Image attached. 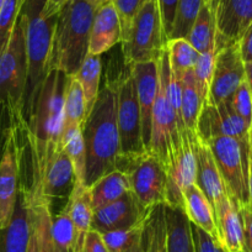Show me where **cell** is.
Segmentation results:
<instances>
[{"label":"cell","instance_id":"7c38bea8","mask_svg":"<svg viewBox=\"0 0 252 252\" xmlns=\"http://www.w3.org/2000/svg\"><path fill=\"white\" fill-rule=\"evenodd\" d=\"M216 53L240 41L252 24V0H217Z\"/></svg>","mask_w":252,"mask_h":252},{"label":"cell","instance_id":"681fc988","mask_svg":"<svg viewBox=\"0 0 252 252\" xmlns=\"http://www.w3.org/2000/svg\"><path fill=\"white\" fill-rule=\"evenodd\" d=\"M245 76H246V81H248L249 86H250V90L252 94V62L245 63Z\"/></svg>","mask_w":252,"mask_h":252},{"label":"cell","instance_id":"d590c367","mask_svg":"<svg viewBox=\"0 0 252 252\" xmlns=\"http://www.w3.org/2000/svg\"><path fill=\"white\" fill-rule=\"evenodd\" d=\"M143 225L130 227V229L113 230V231L101 234L108 252H123L134 245L139 244L142 241Z\"/></svg>","mask_w":252,"mask_h":252},{"label":"cell","instance_id":"f35d334b","mask_svg":"<svg viewBox=\"0 0 252 252\" xmlns=\"http://www.w3.org/2000/svg\"><path fill=\"white\" fill-rule=\"evenodd\" d=\"M230 101L231 108L234 109L236 114L248 124L249 126H252V94L250 90V86H249L248 81L243 82L240 85L238 86V89L235 90V93L231 95V98L229 99Z\"/></svg>","mask_w":252,"mask_h":252},{"label":"cell","instance_id":"9f6ffc18","mask_svg":"<svg viewBox=\"0 0 252 252\" xmlns=\"http://www.w3.org/2000/svg\"><path fill=\"white\" fill-rule=\"evenodd\" d=\"M240 252H246V251H240Z\"/></svg>","mask_w":252,"mask_h":252},{"label":"cell","instance_id":"f546056e","mask_svg":"<svg viewBox=\"0 0 252 252\" xmlns=\"http://www.w3.org/2000/svg\"><path fill=\"white\" fill-rule=\"evenodd\" d=\"M61 147L73 165L75 179L84 182L85 179V143L80 126H64L62 133Z\"/></svg>","mask_w":252,"mask_h":252},{"label":"cell","instance_id":"7402d4cb","mask_svg":"<svg viewBox=\"0 0 252 252\" xmlns=\"http://www.w3.org/2000/svg\"><path fill=\"white\" fill-rule=\"evenodd\" d=\"M184 211L192 225L204 230L219 241L214 208L196 183L184 192Z\"/></svg>","mask_w":252,"mask_h":252},{"label":"cell","instance_id":"d6a6232c","mask_svg":"<svg viewBox=\"0 0 252 252\" xmlns=\"http://www.w3.org/2000/svg\"><path fill=\"white\" fill-rule=\"evenodd\" d=\"M166 49L169 53L170 68L180 76L193 69L199 58V52L186 39L167 40Z\"/></svg>","mask_w":252,"mask_h":252},{"label":"cell","instance_id":"603a6c76","mask_svg":"<svg viewBox=\"0 0 252 252\" xmlns=\"http://www.w3.org/2000/svg\"><path fill=\"white\" fill-rule=\"evenodd\" d=\"M167 252H196L191 221L182 208L165 205Z\"/></svg>","mask_w":252,"mask_h":252},{"label":"cell","instance_id":"5b68a950","mask_svg":"<svg viewBox=\"0 0 252 252\" xmlns=\"http://www.w3.org/2000/svg\"><path fill=\"white\" fill-rule=\"evenodd\" d=\"M214 156L226 193L240 208L249 203V167H250V133L236 138L218 136L206 141Z\"/></svg>","mask_w":252,"mask_h":252},{"label":"cell","instance_id":"7a4b0ae2","mask_svg":"<svg viewBox=\"0 0 252 252\" xmlns=\"http://www.w3.org/2000/svg\"><path fill=\"white\" fill-rule=\"evenodd\" d=\"M85 143V179L91 187L107 173L116 169L120 156L117 123V81H107L81 127Z\"/></svg>","mask_w":252,"mask_h":252},{"label":"cell","instance_id":"d4e9b609","mask_svg":"<svg viewBox=\"0 0 252 252\" xmlns=\"http://www.w3.org/2000/svg\"><path fill=\"white\" fill-rule=\"evenodd\" d=\"M89 188H90L94 210L111 204L127 193L132 192L128 177L118 169L112 170L101 177Z\"/></svg>","mask_w":252,"mask_h":252},{"label":"cell","instance_id":"83f0119b","mask_svg":"<svg viewBox=\"0 0 252 252\" xmlns=\"http://www.w3.org/2000/svg\"><path fill=\"white\" fill-rule=\"evenodd\" d=\"M101 71H102V62H101L100 54L88 53L79 71L74 76L83 88L86 103V116L93 110L94 104L100 91Z\"/></svg>","mask_w":252,"mask_h":252},{"label":"cell","instance_id":"4316f807","mask_svg":"<svg viewBox=\"0 0 252 252\" xmlns=\"http://www.w3.org/2000/svg\"><path fill=\"white\" fill-rule=\"evenodd\" d=\"M142 246L144 252H167L165 204L150 209L143 225Z\"/></svg>","mask_w":252,"mask_h":252},{"label":"cell","instance_id":"9a60e30c","mask_svg":"<svg viewBox=\"0 0 252 252\" xmlns=\"http://www.w3.org/2000/svg\"><path fill=\"white\" fill-rule=\"evenodd\" d=\"M196 132H189L184 136L181 150L177 157L170 163L166 172V204L169 207L184 209V192L191 184L196 183L197 162L194 155L192 136Z\"/></svg>","mask_w":252,"mask_h":252},{"label":"cell","instance_id":"1f68e13d","mask_svg":"<svg viewBox=\"0 0 252 252\" xmlns=\"http://www.w3.org/2000/svg\"><path fill=\"white\" fill-rule=\"evenodd\" d=\"M63 110L64 126L75 125L83 127L86 120V103L83 88L74 76H68L66 79Z\"/></svg>","mask_w":252,"mask_h":252},{"label":"cell","instance_id":"f6af8a7d","mask_svg":"<svg viewBox=\"0 0 252 252\" xmlns=\"http://www.w3.org/2000/svg\"><path fill=\"white\" fill-rule=\"evenodd\" d=\"M244 219V235H245V249L244 251L252 252V211L241 208Z\"/></svg>","mask_w":252,"mask_h":252},{"label":"cell","instance_id":"e575fe53","mask_svg":"<svg viewBox=\"0 0 252 252\" xmlns=\"http://www.w3.org/2000/svg\"><path fill=\"white\" fill-rule=\"evenodd\" d=\"M216 54L217 53L214 51L199 53L198 61H197L193 69H192L196 89L204 104L208 100L209 89H211L212 79H213Z\"/></svg>","mask_w":252,"mask_h":252},{"label":"cell","instance_id":"cb8c5ba5","mask_svg":"<svg viewBox=\"0 0 252 252\" xmlns=\"http://www.w3.org/2000/svg\"><path fill=\"white\" fill-rule=\"evenodd\" d=\"M64 208L68 210L69 216H70L71 221H73L74 226L78 231L79 239L84 244L86 234H88L89 230H91L94 215L90 188L85 185L84 182L75 180Z\"/></svg>","mask_w":252,"mask_h":252},{"label":"cell","instance_id":"836d02e7","mask_svg":"<svg viewBox=\"0 0 252 252\" xmlns=\"http://www.w3.org/2000/svg\"><path fill=\"white\" fill-rule=\"evenodd\" d=\"M203 0H177L174 25L169 39H186L197 19Z\"/></svg>","mask_w":252,"mask_h":252},{"label":"cell","instance_id":"ffe728a7","mask_svg":"<svg viewBox=\"0 0 252 252\" xmlns=\"http://www.w3.org/2000/svg\"><path fill=\"white\" fill-rule=\"evenodd\" d=\"M193 142L194 155H196L197 162V177L196 184L201 188L211 204L216 205L220 198L226 195L225 185H224L221 175L219 173L218 166H217L212 150L209 148L208 143L199 137L198 135L193 133L192 136Z\"/></svg>","mask_w":252,"mask_h":252},{"label":"cell","instance_id":"c3c4849f","mask_svg":"<svg viewBox=\"0 0 252 252\" xmlns=\"http://www.w3.org/2000/svg\"><path fill=\"white\" fill-rule=\"evenodd\" d=\"M246 209L252 211V152L250 151V167H249V203Z\"/></svg>","mask_w":252,"mask_h":252},{"label":"cell","instance_id":"4fadbf2b","mask_svg":"<svg viewBox=\"0 0 252 252\" xmlns=\"http://www.w3.org/2000/svg\"><path fill=\"white\" fill-rule=\"evenodd\" d=\"M149 211L140 205L134 193L129 192L116 202L94 210L91 229L103 234L139 226L144 224Z\"/></svg>","mask_w":252,"mask_h":252},{"label":"cell","instance_id":"4dcf8cb0","mask_svg":"<svg viewBox=\"0 0 252 252\" xmlns=\"http://www.w3.org/2000/svg\"><path fill=\"white\" fill-rule=\"evenodd\" d=\"M204 103L196 89L193 72L187 71L182 77L181 114L185 126L191 132H197V123Z\"/></svg>","mask_w":252,"mask_h":252},{"label":"cell","instance_id":"8d00e7d4","mask_svg":"<svg viewBox=\"0 0 252 252\" xmlns=\"http://www.w3.org/2000/svg\"><path fill=\"white\" fill-rule=\"evenodd\" d=\"M24 0H4L0 7V54L10 41Z\"/></svg>","mask_w":252,"mask_h":252},{"label":"cell","instance_id":"74e56055","mask_svg":"<svg viewBox=\"0 0 252 252\" xmlns=\"http://www.w3.org/2000/svg\"><path fill=\"white\" fill-rule=\"evenodd\" d=\"M111 1H112L116 11H117L118 19H120L121 35H122L121 43H122L129 35L135 16L148 0H111Z\"/></svg>","mask_w":252,"mask_h":252},{"label":"cell","instance_id":"b9f144b4","mask_svg":"<svg viewBox=\"0 0 252 252\" xmlns=\"http://www.w3.org/2000/svg\"><path fill=\"white\" fill-rule=\"evenodd\" d=\"M84 252H108L102 235L96 230H89L84 242Z\"/></svg>","mask_w":252,"mask_h":252},{"label":"cell","instance_id":"816d5d0a","mask_svg":"<svg viewBox=\"0 0 252 252\" xmlns=\"http://www.w3.org/2000/svg\"><path fill=\"white\" fill-rule=\"evenodd\" d=\"M203 2L204 4L211 5V6H213V9H214V6H216V4H217V0H203Z\"/></svg>","mask_w":252,"mask_h":252},{"label":"cell","instance_id":"6da1fadb","mask_svg":"<svg viewBox=\"0 0 252 252\" xmlns=\"http://www.w3.org/2000/svg\"><path fill=\"white\" fill-rule=\"evenodd\" d=\"M68 76L51 71L26 123L27 150L31 158V185L39 182L48 158L61 147L64 126V90Z\"/></svg>","mask_w":252,"mask_h":252},{"label":"cell","instance_id":"f1b7e54d","mask_svg":"<svg viewBox=\"0 0 252 252\" xmlns=\"http://www.w3.org/2000/svg\"><path fill=\"white\" fill-rule=\"evenodd\" d=\"M51 236L56 252H84V244L65 208L57 216H52Z\"/></svg>","mask_w":252,"mask_h":252},{"label":"cell","instance_id":"60d3db41","mask_svg":"<svg viewBox=\"0 0 252 252\" xmlns=\"http://www.w3.org/2000/svg\"><path fill=\"white\" fill-rule=\"evenodd\" d=\"M157 2L158 7H159L160 19H161L165 36H166V39H169L170 34H171L172 25H174L177 0H157Z\"/></svg>","mask_w":252,"mask_h":252},{"label":"cell","instance_id":"d6986e66","mask_svg":"<svg viewBox=\"0 0 252 252\" xmlns=\"http://www.w3.org/2000/svg\"><path fill=\"white\" fill-rule=\"evenodd\" d=\"M219 241L228 252H240L245 249L244 219L240 205L228 194L214 205Z\"/></svg>","mask_w":252,"mask_h":252},{"label":"cell","instance_id":"db71d44e","mask_svg":"<svg viewBox=\"0 0 252 252\" xmlns=\"http://www.w3.org/2000/svg\"><path fill=\"white\" fill-rule=\"evenodd\" d=\"M88 1H91V2H97V4H98V2H101V1H102V0H88Z\"/></svg>","mask_w":252,"mask_h":252},{"label":"cell","instance_id":"5bb4252c","mask_svg":"<svg viewBox=\"0 0 252 252\" xmlns=\"http://www.w3.org/2000/svg\"><path fill=\"white\" fill-rule=\"evenodd\" d=\"M250 126L234 111L230 101L204 104L197 123V135L204 141L218 136L249 137Z\"/></svg>","mask_w":252,"mask_h":252},{"label":"cell","instance_id":"44dd1931","mask_svg":"<svg viewBox=\"0 0 252 252\" xmlns=\"http://www.w3.org/2000/svg\"><path fill=\"white\" fill-rule=\"evenodd\" d=\"M121 25L117 11L111 0H102L96 9L89 41V53L102 54L121 43Z\"/></svg>","mask_w":252,"mask_h":252},{"label":"cell","instance_id":"2e32d148","mask_svg":"<svg viewBox=\"0 0 252 252\" xmlns=\"http://www.w3.org/2000/svg\"><path fill=\"white\" fill-rule=\"evenodd\" d=\"M32 215L30 185L20 180L11 220L0 230V252H27L31 240Z\"/></svg>","mask_w":252,"mask_h":252},{"label":"cell","instance_id":"277c9868","mask_svg":"<svg viewBox=\"0 0 252 252\" xmlns=\"http://www.w3.org/2000/svg\"><path fill=\"white\" fill-rule=\"evenodd\" d=\"M27 82V56L25 20L20 11L6 48L0 54V105L6 110L11 124L26 127L24 118Z\"/></svg>","mask_w":252,"mask_h":252},{"label":"cell","instance_id":"ac0fdd59","mask_svg":"<svg viewBox=\"0 0 252 252\" xmlns=\"http://www.w3.org/2000/svg\"><path fill=\"white\" fill-rule=\"evenodd\" d=\"M75 180L73 165L63 148L59 147L47 161L39 182L36 185L30 184V188L51 200L52 198L69 197Z\"/></svg>","mask_w":252,"mask_h":252},{"label":"cell","instance_id":"bcb514c9","mask_svg":"<svg viewBox=\"0 0 252 252\" xmlns=\"http://www.w3.org/2000/svg\"><path fill=\"white\" fill-rule=\"evenodd\" d=\"M10 119L7 116L6 110L0 105V156H1L2 146H4L5 135H6V130L10 126Z\"/></svg>","mask_w":252,"mask_h":252},{"label":"cell","instance_id":"8992f818","mask_svg":"<svg viewBox=\"0 0 252 252\" xmlns=\"http://www.w3.org/2000/svg\"><path fill=\"white\" fill-rule=\"evenodd\" d=\"M166 42L157 0H148L135 16L127 40L122 42L125 64L158 62Z\"/></svg>","mask_w":252,"mask_h":252},{"label":"cell","instance_id":"11a10c76","mask_svg":"<svg viewBox=\"0 0 252 252\" xmlns=\"http://www.w3.org/2000/svg\"><path fill=\"white\" fill-rule=\"evenodd\" d=\"M2 2H4V0H0V7H1V5H2Z\"/></svg>","mask_w":252,"mask_h":252},{"label":"cell","instance_id":"9c48e42d","mask_svg":"<svg viewBox=\"0 0 252 252\" xmlns=\"http://www.w3.org/2000/svg\"><path fill=\"white\" fill-rule=\"evenodd\" d=\"M185 135L180 131L175 114L167 99L164 71L159 64V91L153 108L152 131L148 152L152 153L166 170L170 163L179 155Z\"/></svg>","mask_w":252,"mask_h":252},{"label":"cell","instance_id":"ee69618b","mask_svg":"<svg viewBox=\"0 0 252 252\" xmlns=\"http://www.w3.org/2000/svg\"><path fill=\"white\" fill-rule=\"evenodd\" d=\"M239 47H240V53L243 57V61L245 63L252 62V24L250 25L245 34L239 41Z\"/></svg>","mask_w":252,"mask_h":252},{"label":"cell","instance_id":"52a82bcc","mask_svg":"<svg viewBox=\"0 0 252 252\" xmlns=\"http://www.w3.org/2000/svg\"><path fill=\"white\" fill-rule=\"evenodd\" d=\"M116 169L127 175L132 192L144 209L166 204V172L152 153L118 156Z\"/></svg>","mask_w":252,"mask_h":252},{"label":"cell","instance_id":"f907efd6","mask_svg":"<svg viewBox=\"0 0 252 252\" xmlns=\"http://www.w3.org/2000/svg\"><path fill=\"white\" fill-rule=\"evenodd\" d=\"M123 252H144V251H143L142 241H140L139 244L134 245V246H132V247H130V249L126 250V251H123Z\"/></svg>","mask_w":252,"mask_h":252},{"label":"cell","instance_id":"484cf974","mask_svg":"<svg viewBox=\"0 0 252 252\" xmlns=\"http://www.w3.org/2000/svg\"><path fill=\"white\" fill-rule=\"evenodd\" d=\"M187 40L199 53L216 52V16L213 6L202 5Z\"/></svg>","mask_w":252,"mask_h":252},{"label":"cell","instance_id":"7dc6e473","mask_svg":"<svg viewBox=\"0 0 252 252\" xmlns=\"http://www.w3.org/2000/svg\"><path fill=\"white\" fill-rule=\"evenodd\" d=\"M66 0H47L43 6V11L47 16H56Z\"/></svg>","mask_w":252,"mask_h":252},{"label":"cell","instance_id":"ab89813d","mask_svg":"<svg viewBox=\"0 0 252 252\" xmlns=\"http://www.w3.org/2000/svg\"><path fill=\"white\" fill-rule=\"evenodd\" d=\"M192 230H193L196 252H228L218 240L207 234L204 230L194 225H192Z\"/></svg>","mask_w":252,"mask_h":252},{"label":"cell","instance_id":"e0dca14e","mask_svg":"<svg viewBox=\"0 0 252 252\" xmlns=\"http://www.w3.org/2000/svg\"><path fill=\"white\" fill-rule=\"evenodd\" d=\"M158 62H143V63H135L130 66L140 109L142 138L147 151L149 146L150 131H152L153 108H154V103L157 100L158 91H159V63Z\"/></svg>","mask_w":252,"mask_h":252},{"label":"cell","instance_id":"30bf717a","mask_svg":"<svg viewBox=\"0 0 252 252\" xmlns=\"http://www.w3.org/2000/svg\"><path fill=\"white\" fill-rule=\"evenodd\" d=\"M117 123L120 156L145 152L139 103L130 66H126L125 72L117 79Z\"/></svg>","mask_w":252,"mask_h":252},{"label":"cell","instance_id":"7bdbcfd3","mask_svg":"<svg viewBox=\"0 0 252 252\" xmlns=\"http://www.w3.org/2000/svg\"><path fill=\"white\" fill-rule=\"evenodd\" d=\"M31 199V197H30ZM31 215H32V229H31V240H30L29 251L27 252H41V227H39L38 217H37L36 210L31 203Z\"/></svg>","mask_w":252,"mask_h":252},{"label":"cell","instance_id":"ba28073f","mask_svg":"<svg viewBox=\"0 0 252 252\" xmlns=\"http://www.w3.org/2000/svg\"><path fill=\"white\" fill-rule=\"evenodd\" d=\"M26 151V127L10 124L0 156V230L9 225L14 212Z\"/></svg>","mask_w":252,"mask_h":252},{"label":"cell","instance_id":"3957f363","mask_svg":"<svg viewBox=\"0 0 252 252\" xmlns=\"http://www.w3.org/2000/svg\"><path fill=\"white\" fill-rule=\"evenodd\" d=\"M98 4L88 0H66L59 9L52 36L49 72L75 76L89 53L91 26Z\"/></svg>","mask_w":252,"mask_h":252},{"label":"cell","instance_id":"f5cc1de1","mask_svg":"<svg viewBox=\"0 0 252 252\" xmlns=\"http://www.w3.org/2000/svg\"><path fill=\"white\" fill-rule=\"evenodd\" d=\"M250 147H251V152H252V126L250 128Z\"/></svg>","mask_w":252,"mask_h":252},{"label":"cell","instance_id":"8fae6325","mask_svg":"<svg viewBox=\"0 0 252 252\" xmlns=\"http://www.w3.org/2000/svg\"><path fill=\"white\" fill-rule=\"evenodd\" d=\"M245 78V62L241 57L239 42L218 51L206 104H219L230 99Z\"/></svg>","mask_w":252,"mask_h":252}]
</instances>
